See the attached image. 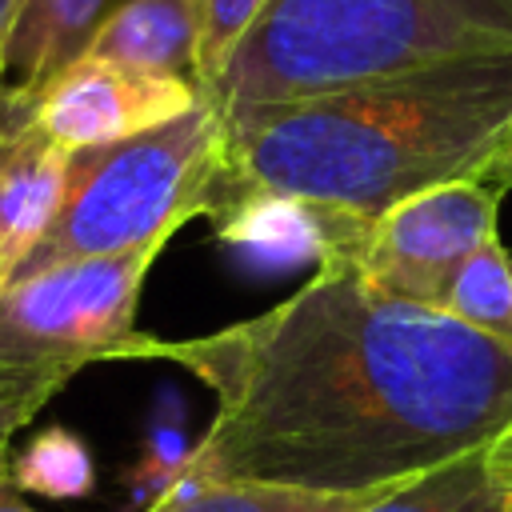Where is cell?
Returning a JSON list of instances; mask_svg holds the SVG:
<instances>
[{
  "instance_id": "1",
  "label": "cell",
  "mask_w": 512,
  "mask_h": 512,
  "mask_svg": "<svg viewBox=\"0 0 512 512\" xmlns=\"http://www.w3.org/2000/svg\"><path fill=\"white\" fill-rule=\"evenodd\" d=\"M172 360L216 396L176 480L372 492L512 432V348L444 308L316 268L276 308L192 340L132 332L116 360Z\"/></svg>"
},
{
  "instance_id": "2",
  "label": "cell",
  "mask_w": 512,
  "mask_h": 512,
  "mask_svg": "<svg viewBox=\"0 0 512 512\" xmlns=\"http://www.w3.org/2000/svg\"><path fill=\"white\" fill-rule=\"evenodd\" d=\"M224 128L220 192L244 184L376 220L424 188L480 176L512 128V52L248 108Z\"/></svg>"
},
{
  "instance_id": "3",
  "label": "cell",
  "mask_w": 512,
  "mask_h": 512,
  "mask_svg": "<svg viewBox=\"0 0 512 512\" xmlns=\"http://www.w3.org/2000/svg\"><path fill=\"white\" fill-rule=\"evenodd\" d=\"M512 52V0H272L208 92L220 116Z\"/></svg>"
},
{
  "instance_id": "4",
  "label": "cell",
  "mask_w": 512,
  "mask_h": 512,
  "mask_svg": "<svg viewBox=\"0 0 512 512\" xmlns=\"http://www.w3.org/2000/svg\"><path fill=\"white\" fill-rule=\"evenodd\" d=\"M224 168L228 128L208 96L160 128L72 152L60 212L16 276L168 244L180 224L212 212Z\"/></svg>"
},
{
  "instance_id": "5",
  "label": "cell",
  "mask_w": 512,
  "mask_h": 512,
  "mask_svg": "<svg viewBox=\"0 0 512 512\" xmlns=\"http://www.w3.org/2000/svg\"><path fill=\"white\" fill-rule=\"evenodd\" d=\"M164 244L124 256H88L12 276L0 288V360L28 368L80 372L116 360L136 332L144 276Z\"/></svg>"
},
{
  "instance_id": "6",
  "label": "cell",
  "mask_w": 512,
  "mask_h": 512,
  "mask_svg": "<svg viewBox=\"0 0 512 512\" xmlns=\"http://www.w3.org/2000/svg\"><path fill=\"white\" fill-rule=\"evenodd\" d=\"M500 192L480 180L424 188L372 220L360 276L400 300L440 308L460 264L496 236Z\"/></svg>"
},
{
  "instance_id": "7",
  "label": "cell",
  "mask_w": 512,
  "mask_h": 512,
  "mask_svg": "<svg viewBox=\"0 0 512 512\" xmlns=\"http://www.w3.org/2000/svg\"><path fill=\"white\" fill-rule=\"evenodd\" d=\"M204 100L196 80L136 72L124 64H108L96 56H80L60 76H52L32 100L12 104L0 96L4 112L28 116L68 152L116 144L160 128Z\"/></svg>"
},
{
  "instance_id": "8",
  "label": "cell",
  "mask_w": 512,
  "mask_h": 512,
  "mask_svg": "<svg viewBox=\"0 0 512 512\" xmlns=\"http://www.w3.org/2000/svg\"><path fill=\"white\" fill-rule=\"evenodd\" d=\"M216 236L264 264H316V268H360L372 236V220L264 188H224L216 208Z\"/></svg>"
},
{
  "instance_id": "9",
  "label": "cell",
  "mask_w": 512,
  "mask_h": 512,
  "mask_svg": "<svg viewBox=\"0 0 512 512\" xmlns=\"http://www.w3.org/2000/svg\"><path fill=\"white\" fill-rule=\"evenodd\" d=\"M72 152L28 116L4 112L0 132V288L20 272L32 248L52 228Z\"/></svg>"
},
{
  "instance_id": "10",
  "label": "cell",
  "mask_w": 512,
  "mask_h": 512,
  "mask_svg": "<svg viewBox=\"0 0 512 512\" xmlns=\"http://www.w3.org/2000/svg\"><path fill=\"white\" fill-rule=\"evenodd\" d=\"M116 0H24L0 60V96L12 104L32 100L52 76L76 64Z\"/></svg>"
},
{
  "instance_id": "11",
  "label": "cell",
  "mask_w": 512,
  "mask_h": 512,
  "mask_svg": "<svg viewBox=\"0 0 512 512\" xmlns=\"http://www.w3.org/2000/svg\"><path fill=\"white\" fill-rule=\"evenodd\" d=\"M200 0H124L100 24L84 56L136 72L196 80Z\"/></svg>"
},
{
  "instance_id": "12",
  "label": "cell",
  "mask_w": 512,
  "mask_h": 512,
  "mask_svg": "<svg viewBox=\"0 0 512 512\" xmlns=\"http://www.w3.org/2000/svg\"><path fill=\"white\" fill-rule=\"evenodd\" d=\"M396 488V484H392ZM388 488L372 492H308L284 484L240 480H176L148 512H364Z\"/></svg>"
},
{
  "instance_id": "13",
  "label": "cell",
  "mask_w": 512,
  "mask_h": 512,
  "mask_svg": "<svg viewBox=\"0 0 512 512\" xmlns=\"http://www.w3.org/2000/svg\"><path fill=\"white\" fill-rule=\"evenodd\" d=\"M364 512H512V508H508V484H500L488 464V448H472L448 464H436L388 488Z\"/></svg>"
},
{
  "instance_id": "14",
  "label": "cell",
  "mask_w": 512,
  "mask_h": 512,
  "mask_svg": "<svg viewBox=\"0 0 512 512\" xmlns=\"http://www.w3.org/2000/svg\"><path fill=\"white\" fill-rule=\"evenodd\" d=\"M440 308L452 312L456 320H464L468 328L512 348V256L504 252L500 236L480 244L460 264Z\"/></svg>"
},
{
  "instance_id": "15",
  "label": "cell",
  "mask_w": 512,
  "mask_h": 512,
  "mask_svg": "<svg viewBox=\"0 0 512 512\" xmlns=\"http://www.w3.org/2000/svg\"><path fill=\"white\" fill-rule=\"evenodd\" d=\"M92 484H96L92 452L68 428H44L40 436H32L28 448H20L12 456V488L16 492L72 500V496L92 492Z\"/></svg>"
},
{
  "instance_id": "16",
  "label": "cell",
  "mask_w": 512,
  "mask_h": 512,
  "mask_svg": "<svg viewBox=\"0 0 512 512\" xmlns=\"http://www.w3.org/2000/svg\"><path fill=\"white\" fill-rule=\"evenodd\" d=\"M72 380L60 368H28L0 360V488H12V440L16 432Z\"/></svg>"
},
{
  "instance_id": "17",
  "label": "cell",
  "mask_w": 512,
  "mask_h": 512,
  "mask_svg": "<svg viewBox=\"0 0 512 512\" xmlns=\"http://www.w3.org/2000/svg\"><path fill=\"white\" fill-rule=\"evenodd\" d=\"M272 0H200V44H196V84L208 96L224 76L232 52L252 32Z\"/></svg>"
},
{
  "instance_id": "18",
  "label": "cell",
  "mask_w": 512,
  "mask_h": 512,
  "mask_svg": "<svg viewBox=\"0 0 512 512\" xmlns=\"http://www.w3.org/2000/svg\"><path fill=\"white\" fill-rule=\"evenodd\" d=\"M476 180L488 184V188H496V192H508L512 188V128L504 132V140L496 144V152L484 160V168H480Z\"/></svg>"
},
{
  "instance_id": "19",
  "label": "cell",
  "mask_w": 512,
  "mask_h": 512,
  "mask_svg": "<svg viewBox=\"0 0 512 512\" xmlns=\"http://www.w3.org/2000/svg\"><path fill=\"white\" fill-rule=\"evenodd\" d=\"M488 464H492V472H496V480L512 488V432H508L504 440H496V444L488 448Z\"/></svg>"
},
{
  "instance_id": "20",
  "label": "cell",
  "mask_w": 512,
  "mask_h": 512,
  "mask_svg": "<svg viewBox=\"0 0 512 512\" xmlns=\"http://www.w3.org/2000/svg\"><path fill=\"white\" fill-rule=\"evenodd\" d=\"M20 4H24V0H0V60H4V40H8V32H12V20H16Z\"/></svg>"
},
{
  "instance_id": "21",
  "label": "cell",
  "mask_w": 512,
  "mask_h": 512,
  "mask_svg": "<svg viewBox=\"0 0 512 512\" xmlns=\"http://www.w3.org/2000/svg\"><path fill=\"white\" fill-rule=\"evenodd\" d=\"M0 512H36V508H28V504L16 496V488H0Z\"/></svg>"
},
{
  "instance_id": "22",
  "label": "cell",
  "mask_w": 512,
  "mask_h": 512,
  "mask_svg": "<svg viewBox=\"0 0 512 512\" xmlns=\"http://www.w3.org/2000/svg\"><path fill=\"white\" fill-rule=\"evenodd\" d=\"M508 508H512V488H508Z\"/></svg>"
},
{
  "instance_id": "23",
  "label": "cell",
  "mask_w": 512,
  "mask_h": 512,
  "mask_svg": "<svg viewBox=\"0 0 512 512\" xmlns=\"http://www.w3.org/2000/svg\"><path fill=\"white\" fill-rule=\"evenodd\" d=\"M0 132H4V112H0Z\"/></svg>"
}]
</instances>
